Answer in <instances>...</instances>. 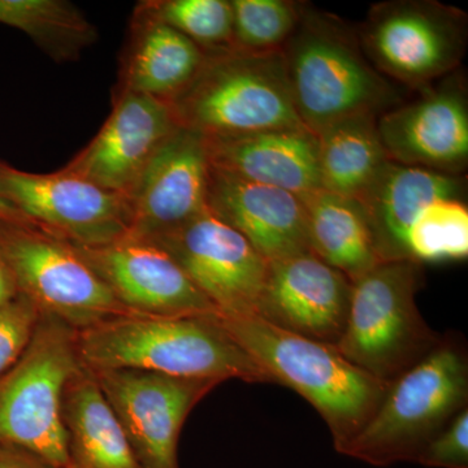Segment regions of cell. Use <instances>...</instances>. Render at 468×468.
Segmentation results:
<instances>
[{"label": "cell", "mask_w": 468, "mask_h": 468, "mask_svg": "<svg viewBox=\"0 0 468 468\" xmlns=\"http://www.w3.org/2000/svg\"><path fill=\"white\" fill-rule=\"evenodd\" d=\"M77 351L91 371L131 368L176 378L275 384L218 315L117 316L77 332Z\"/></svg>", "instance_id": "cell-1"}, {"label": "cell", "mask_w": 468, "mask_h": 468, "mask_svg": "<svg viewBox=\"0 0 468 468\" xmlns=\"http://www.w3.org/2000/svg\"><path fill=\"white\" fill-rule=\"evenodd\" d=\"M218 318L275 384L292 388L315 408L338 454L367 424L389 389L390 384L354 366L334 345L291 334L260 316Z\"/></svg>", "instance_id": "cell-2"}, {"label": "cell", "mask_w": 468, "mask_h": 468, "mask_svg": "<svg viewBox=\"0 0 468 468\" xmlns=\"http://www.w3.org/2000/svg\"><path fill=\"white\" fill-rule=\"evenodd\" d=\"M282 52L292 104L313 133L349 117L381 115L399 104V92L338 18L304 5Z\"/></svg>", "instance_id": "cell-3"}, {"label": "cell", "mask_w": 468, "mask_h": 468, "mask_svg": "<svg viewBox=\"0 0 468 468\" xmlns=\"http://www.w3.org/2000/svg\"><path fill=\"white\" fill-rule=\"evenodd\" d=\"M468 408L463 340L442 335L435 349L390 384L377 412L343 455L374 467L415 463L428 443Z\"/></svg>", "instance_id": "cell-4"}, {"label": "cell", "mask_w": 468, "mask_h": 468, "mask_svg": "<svg viewBox=\"0 0 468 468\" xmlns=\"http://www.w3.org/2000/svg\"><path fill=\"white\" fill-rule=\"evenodd\" d=\"M169 106L178 125L207 138L306 128L282 50L206 52L199 72Z\"/></svg>", "instance_id": "cell-5"}, {"label": "cell", "mask_w": 468, "mask_h": 468, "mask_svg": "<svg viewBox=\"0 0 468 468\" xmlns=\"http://www.w3.org/2000/svg\"><path fill=\"white\" fill-rule=\"evenodd\" d=\"M418 261H380L351 285L349 315L335 347L354 366L392 384L435 349L442 335L421 316Z\"/></svg>", "instance_id": "cell-6"}, {"label": "cell", "mask_w": 468, "mask_h": 468, "mask_svg": "<svg viewBox=\"0 0 468 468\" xmlns=\"http://www.w3.org/2000/svg\"><path fill=\"white\" fill-rule=\"evenodd\" d=\"M76 337L72 326L42 314L26 353L0 377V446L69 468L61 399L82 367Z\"/></svg>", "instance_id": "cell-7"}, {"label": "cell", "mask_w": 468, "mask_h": 468, "mask_svg": "<svg viewBox=\"0 0 468 468\" xmlns=\"http://www.w3.org/2000/svg\"><path fill=\"white\" fill-rule=\"evenodd\" d=\"M358 39L369 63L385 79L421 90L460 67L467 16L436 0L378 3L369 9Z\"/></svg>", "instance_id": "cell-8"}, {"label": "cell", "mask_w": 468, "mask_h": 468, "mask_svg": "<svg viewBox=\"0 0 468 468\" xmlns=\"http://www.w3.org/2000/svg\"><path fill=\"white\" fill-rule=\"evenodd\" d=\"M0 249L18 294L76 332L132 315L70 243L27 223L0 221Z\"/></svg>", "instance_id": "cell-9"}, {"label": "cell", "mask_w": 468, "mask_h": 468, "mask_svg": "<svg viewBox=\"0 0 468 468\" xmlns=\"http://www.w3.org/2000/svg\"><path fill=\"white\" fill-rule=\"evenodd\" d=\"M0 196L30 226L80 248L107 245L131 232L128 196L66 168L30 174L0 160Z\"/></svg>", "instance_id": "cell-10"}, {"label": "cell", "mask_w": 468, "mask_h": 468, "mask_svg": "<svg viewBox=\"0 0 468 468\" xmlns=\"http://www.w3.org/2000/svg\"><path fill=\"white\" fill-rule=\"evenodd\" d=\"M91 372L141 468H180L177 446L185 420L220 381L131 368Z\"/></svg>", "instance_id": "cell-11"}, {"label": "cell", "mask_w": 468, "mask_h": 468, "mask_svg": "<svg viewBox=\"0 0 468 468\" xmlns=\"http://www.w3.org/2000/svg\"><path fill=\"white\" fill-rule=\"evenodd\" d=\"M151 242L171 255L218 316H257L270 261L208 208Z\"/></svg>", "instance_id": "cell-12"}, {"label": "cell", "mask_w": 468, "mask_h": 468, "mask_svg": "<svg viewBox=\"0 0 468 468\" xmlns=\"http://www.w3.org/2000/svg\"><path fill=\"white\" fill-rule=\"evenodd\" d=\"M414 101L378 116L388 159L399 165L461 176L468 163V101L463 80L443 77Z\"/></svg>", "instance_id": "cell-13"}, {"label": "cell", "mask_w": 468, "mask_h": 468, "mask_svg": "<svg viewBox=\"0 0 468 468\" xmlns=\"http://www.w3.org/2000/svg\"><path fill=\"white\" fill-rule=\"evenodd\" d=\"M73 248L132 314L218 316L171 255L154 242L126 234L97 248Z\"/></svg>", "instance_id": "cell-14"}, {"label": "cell", "mask_w": 468, "mask_h": 468, "mask_svg": "<svg viewBox=\"0 0 468 468\" xmlns=\"http://www.w3.org/2000/svg\"><path fill=\"white\" fill-rule=\"evenodd\" d=\"M205 135L178 125L128 194L131 236L155 239L207 209L209 180Z\"/></svg>", "instance_id": "cell-15"}, {"label": "cell", "mask_w": 468, "mask_h": 468, "mask_svg": "<svg viewBox=\"0 0 468 468\" xmlns=\"http://www.w3.org/2000/svg\"><path fill=\"white\" fill-rule=\"evenodd\" d=\"M353 282L313 252L270 261L257 316L291 334L337 345Z\"/></svg>", "instance_id": "cell-16"}, {"label": "cell", "mask_w": 468, "mask_h": 468, "mask_svg": "<svg viewBox=\"0 0 468 468\" xmlns=\"http://www.w3.org/2000/svg\"><path fill=\"white\" fill-rule=\"evenodd\" d=\"M177 126L167 101L133 92L113 94L109 119L64 168L103 189L128 196Z\"/></svg>", "instance_id": "cell-17"}, {"label": "cell", "mask_w": 468, "mask_h": 468, "mask_svg": "<svg viewBox=\"0 0 468 468\" xmlns=\"http://www.w3.org/2000/svg\"><path fill=\"white\" fill-rule=\"evenodd\" d=\"M207 207L268 261L311 251L306 211L295 194L211 167Z\"/></svg>", "instance_id": "cell-18"}, {"label": "cell", "mask_w": 468, "mask_h": 468, "mask_svg": "<svg viewBox=\"0 0 468 468\" xmlns=\"http://www.w3.org/2000/svg\"><path fill=\"white\" fill-rule=\"evenodd\" d=\"M209 165L302 197L320 190L318 135L307 128L206 137Z\"/></svg>", "instance_id": "cell-19"}, {"label": "cell", "mask_w": 468, "mask_h": 468, "mask_svg": "<svg viewBox=\"0 0 468 468\" xmlns=\"http://www.w3.org/2000/svg\"><path fill=\"white\" fill-rule=\"evenodd\" d=\"M463 186L462 176L410 167L389 160L358 198L367 214L380 261L409 260L406 237L410 228L431 203L462 198Z\"/></svg>", "instance_id": "cell-20"}, {"label": "cell", "mask_w": 468, "mask_h": 468, "mask_svg": "<svg viewBox=\"0 0 468 468\" xmlns=\"http://www.w3.org/2000/svg\"><path fill=\"white\" fill-rule=\"evenodd\" d=\"M205 58L199 46L137 5L115 94L133 92L169 103L193 81Z\"/></svg>", "instance_id": "cell-21"}, {"label": "cell", "mask_w": 468, "mask_h": 468, "mask_svg": "<svg viewBox=\"0 0 468 468\" xmlns=\"http://www.w3.org/2000/svg\"><path fill=\"white\" fill-rule=\"evenodd\" d=\"M69 468H141L90 369L69 378L61 399Z\"/></svg>", "instance_id": "cell-22"}, {"label": "cell", "mask_w": 468, "mask_h": 468, "mask_svg": "<svg viewBox=\"0 0 468 468\" xmlns=\"http://www.w3.org/2000/svg\"><path fill=\"white\" fill-rule=\"evenodd\" d=\"M310 250L351 282L380 263L362 203L320 189L302 197Z\"/></svg>", "instance_id": "cell-23"}, {"label": "cell", "mask_w": 468, "mask_h": 468, "mask_svg": "<svg viewBox=\"0 0 468 468\" xmlns=\"http://www.w3.org/2000/svg\"><path fill=\"white\" fill-rule=\"evenodd\" d=\"M377 115L349 117L320 132V189L358 199L389 162Z\"/></svg>", "instance_id": "cell-24"}, {"label": "cell", "mask_w": 468, "mask_h": 468, "mask_svg": "<svg viewBox=\"0 0 468 468\" xmlns=\"http://www.w3.org/2000/svg\"><path fill=\"white\" fill-rule=\"evenodd\" d=\"M0 24L26 33L57 61L76 60L98 38L90 21L66 0H0Z\"/></svg>", "instance_id": "cell-25"}, {"label": "cell", "mask_w": 468, "mask_h": 468, "mask_svg": "<svg viewBox=\"0 0 468 468\" xmlns=\"http://www.w3.org/2000/svg\"><path fill=\"white\" fill-rule=\"evenodd\" d=\"M410 261H462L468 255V209L462 198L431 203L406 237Z\"/></svg>", "instance_id": "cell-26"}, {"label": "cell", "mask_w": 468, "mask_h": 468, "mask_svg": "<svg viewBox=\"0 0 468 468\" xmlns=\"http://www.w3.org/2000/svg\"><path fill=\"white\" fill-rule=\"evenodd\" d=\"M138 7L174 27L205 52L233 48L230 0H147Z\"/></svg>", "instance_id": "cell-27"}, {"label": "cell", "mask_w": 468, "mask_h": 468, "mask_svg": "<svg viewBox=\"0 0 468 468\" xmlns=\"http://www.w3.org/2000/svg\"><path fill=\"white\" fill-rule=\"evenodd\" d=\"M230 5L233 48L249 52L282 50L304 7L289 0H230Z\"/></svg>", "instance_id": "cell-28"}, {"label": "cell", "mask_w": 468, "mask_h": 468, "mask_svg": "<svg viewBox=\"0 0 468 468\" xmlns=\"http://www.w3.org/2000/svg\"><path fill=\"white\" fill-rule=\"evenodd\" d=\"M41 316L38 307L21 294L0 304V377L26 353Z\"/></svg>", "instance_id": "cell-29"}, {"label": "cell", "mask_w": 468, "mask_h": 468, "mask_svg": "<svg viewBox=\"0 0 468 468\" xmlns=\"http://www.w3.org/2000/svg\"><path fill=\"white\" fill-rule=\"evenodd\" d=\"M415 463L430 468H468V408L428 443Z\"/></svg>", "instance_id": "cell-30"}, {"label": "cell", "mask_w": 468, "mask_h": 468, "mask_svg": "<svg viewBox=\"0 0 468 468\" xmlns=\"http://www.w3.org/2000/svg\"><path fill=\"white\" fill-rule=\"evenodd\" d=\"M0 468H55L26 451L0 446Z\"/></svg>", "instance_id": "cell-31"}, {"label": "cell", "mask_w": 468, "mask_h": 468, "mask_svg": "<svg viewBox=\"0 0 468 468\" xmlns=\"http://www.w3.org/2000/svg\"><path fill=\"white\" fill-rule=\"evenodd\" d=\"M17 295L16 282H15L8 261L5 260L2 249H0V304L7 303Z\"/></svg>", "instance_id": "cell-32"}, {"label": "cell", "mask_w": 468, "mask_h": 468, "mask_svg": "<svg viewBox=\"0 0 468 468\" xmlns=\"http://www.w3.org/2000/svg\"><path fill=\"white\" fill-rule=\"evenodd\" d=\"M0 221H14V223H27L26 218L21 217L20 214L12 207L11 205H8L7 202L3 199V197L0 196ZM29 224V223H27Z\"/></svg>", "instance_id": "cell-33"}]
</instances>
